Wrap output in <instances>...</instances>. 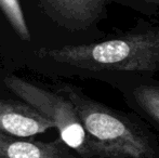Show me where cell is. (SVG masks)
Returning <instances> with one entry per match:
<instances>
[{
    "instance_id": "1",
    "label": "cell",
    "mask_w": 159,
    "mask_h": 158,
    "mask_svg": "<svg viewBox=\"0 0 159 158\" xmlns=\"http://www.w3.org/2000/svg\"><path fill=\"white\" fill-rule=\"evenodd\" d=\"M35 54L78 72L95 75L107 82L131 77H153L159 72V25L141 23L114 38L40 49Z\"/></svg>"
},
{
    "instance_id": "2",
    "label": "cell",
    "mask_w": 159,
    "mask_h": 158,
    "mask_svg": "<svg viewBox=\"0 0 159 158\" xmlns=\"http://www.w3.org/2000/svg\"><path fill=\"white\" fill-rule=\"evenodd\" d=\"M57 92L70 100L88 133L111 158H159V141L143 119L102 104L71 84Z\"/></svg>"
},
{
    "instance_id": "3",
    "label": "cell",
    "mask_w": 159,
    "mask_h": 158,
    "mask_svg": "<svg viewBox=\"0 0 159 158\" xmlns=\"http://www.w3.org/2000/svg\"><path fill=\"white\" fill-rule=\"evenodd\" d=\"M3 84L15 95L44 114L59 130L60 139L81 158H111L84 128L78 113L68 97L52 92L27 80L10 75Z\"/></svg>"
},
{
    "instance_id": "4",
    "label": "cell",
    "mask_w": 159,
    "mask_h": 158,
    "mask_svg": "<svg viewBox=\"0 0 159 158\" xmlns=\"http://www.w3.org/2000/svg\"><path fill=\"white\" fill-rule=\"evenodd\" d=\"M49 14L61 25L73 30L86 29L98 23L111 3H120L149 12L157 11L147 7L140 0H39Z\"/></svg>"
},
{
    "instance_id": "5",
    "label": "cell",
    "mask_w": 159,
    "mask_h": 158,
    "mask_svg": "<svg viewBox=\"0 0 159 158\" xmlns=\"http://www.w3.org/2000/svg\"><path fill=\"white\" fill-rule=\"evenodd\" d=\"M54 124L40 111L26 102L0 99V132L19 138L44 133Z\"/></svg>"
},
{
    "instance_id": "6",
    "label": "cell",
    "mask_w": 159,
    "mask_h": 158,
    "mask_svg": "<svg viewBox=\"0 0 159 158\" xmlns=\"http://www.w3.org/2000/svg\"><path fill=\"white\" fill-rule=\"evenodd\" d=\"M122 94V97L143 120L159 129V84L152 77H135L108 82Z\"/></svg>"
},
{
    "instance_id": "7",
    "label": "cell",
    "mask_w": 159,
    "mask_h": 158,
    "mask_svg": "<svg viewBox=\"0 0 159 158\" xmlns=\"http://www.w3.org/2000/svg\"><path fill=\"white\" fill-rule=\"evenodd\" d=\"M0 158H81L61 139L53 142L26 140L0 132Z\"/></svg>"
},
{
    "instance_id": "8",
    "label": "cell",
    "mask_w": 159,
    "mask_h": 158,
    "mask_svg": "<svg viewBox=\"0 0 159 158\" xmlns=\"http://www.w3.org/2000/svg\"><path fill=\"white\" fill-rule=\"evenodd\" d=\"M0 10L15 34L24 41H30V34L20 0H0Z\"/></svg>"
},
{
    "instance_id": "9",
    "label": "cell",
    "mask_w": 159,
    "mask_h": 158,
    "mask_svg": "<svg viewBox=\"0 0 159 158\" xmlns=\"http://www.w3.org/2000/svg\"><path fill=\"white\" fill-rule=\"evenodd\" d=\"M140 1H142L143 3H145L147 7H149L155 11L159 9V0H140Z\"/></svg>"
}]
</instances>
